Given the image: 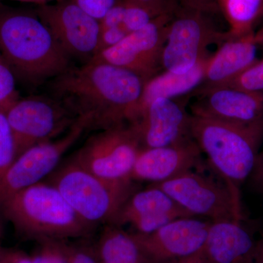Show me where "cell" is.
Instances as JSON below:
<instances>
[{
  "label": "cell",
  "instance_id": "6da1fadb",
  "mask_svg": "<svg viewBox=\"0 0 263 263\" xmlns=\"http://www.w3.org/2000/svg\"><path fill=\"white\" fill-rule=\"evenodd\" d=\"M146 82L122 67L91 60L72 65L43 86L86 129L100 131L138 121Z\"/></svg>",
  "mask_w": 263,
  "mask_h": 263
},
{
  "label": "cell",
  "instance_id": "7a4b0ae2",
  "mask_svg": "<svg viewBox=\"0 0 263 263\" xmlns=\"http://www.w3.org/2000/svg\"><path fill=\"white\" fill-rule=\"evenodd\" d=\"M0 57L15 78L40 87L75 65L36 12L0 8Z\"/></svg>",
  "mask_w": 263,
  "mask_h": 263
},
{
  "label": "cell",
  "instance_id": "3957f363",
  "mask_svg": "<svg viewBox=\"0 0 263 263\" xmlns=\"http://www.w3.org/2000/svg\"><path fill=\"white\" fill-rule=\"evenodd\" d=\"M191 115L192 138L240 201V186L252 174L263 140V122L238 124Z\"/></svg>",
  "mask_w": 263,
  "mask_h": 263
},
{
  "label": "cell",
  "instance_id": "277c9868",
  "mask_svg": "<svg viewBox=\"0 0 263 263\" xmlns=\"http://www.w3.org/2000/svg\"><path fill=\"white\" fill-rule=\"evenodd\" d=\"M0 204L21 232L41 240L87 237L95 228L83 219L51 183H36Z\"/></svg>",
  "mask_w": 263,
  "mask_h": 263
},
{
  "label": "cell",
  "instance_id": "5b68a950",
  "mask_svg": "<svg viewBox=\"0 0 263 263\" xmlns=\"http://www.w3.org/2000/svg\"><path fill=\"white\" fill-rule=\"evenodd\" d=\"M50 181L73 210L95 226L111 224L128 197L136 192L133 180L105 181L72 160L55 171Z\"/></svg>",
  "mask_w": 263,
  "mask_h": 263
},
{
  "label": "cell",
  "instance_id": "8992f818",
  "mask_svg": "<svg viewBox=\"0 0 263 263\" xmlns=\"http://www.w3.org/2000/svg\"><path fill=\"white\" fill-rule=\"evenodd\" d=\"M210 13L178 5L171 14L162 53V71L183 74L209 56L207 48L224 42L227 32L216 28Z\"/></svg>",
  "mask_w": 263,
  "mask_h": 263
},
{
  "label": "cell",
  "instance_id": "52a82bcc",
  "mask_svg": "<svg viewBox=\"0 0 263 263\" xmlns=\"http://www.w3.org/2000/svg\"><path fill=\"white\" fill-rule=\"evenodd\" d=\"M142 148L131 124L100 130L90 137L71 160L100 179L120 181L129 179Z\"/></svg>",
  "mask_w": 263,
  "mask_h": 263
},
{
  "label": "cell",
  "instance_id": "ba28073f",
  "mask_svg": "<svg viewBox=\"0 0 263 263\" xmlns=\"http://www.w3.org/2000/svg\"><path fill=\"white\" fill-rule=\"evenodd\" d=\"M167 193L194 217L211 221L243 219L241 202L224 182L189 171L163 182L152 183Z\"/></svg>",
  "mask_w": 263,
  "mask_h": 263
},
{
  "label": "cell",
  "instance_id": "9c48e42d",
  "mask_svg": "<svg viewBox=\"0 0 263 263\" xmlns=\"http://www.w3.org/2000/svg\"><path fill=\"white\" fill-rule=\"evenodd\" d=\"M17 157L29 148L51 141L70 129L76 118L47 95L16 99L6 109Z\"/></svg>",
  "mask_w": 263,
  "mask_h": 263
},
{
  "label": "cell",
  "instance_id": "30bf717a",
  "mask_svg": "<svg viewBox=\"0 0 263 263\" xmlns=\"http://www.w3.org/2000/svg\"><path fill=\"white\" fill-rule=\"evenodd\" d=\"M71 61L87 63L100 51V21L81 9L73 0L38 5L35 10Z\"/></svg>",
  "mask_w": 263,
  "mask_h": 263
},
{
  "label": "cell",
  "instance_id": "8fae6325",
  "mask_svg": "<svg viewBox=\"0 0 263 263\" xmlns=\"http://www.w3.org/2000/svg\"><path fill=\"white\" fill-rule=\"evenodd\" d=\"M171 14L156 17L120 43L99 52L92 60L122 67L149 80L162 70L161 59Z\"/></svg>",
  "mask_w": 263,
  "mask_h": 263
},
{
  "label": "cell",
  "instance_id": "7c38bea8",
  "mask_svg": "<svg viewBox=\"0 0 263 263\" xmlns=\"http://www.w3.org/2000/svg\"><path fill=\"white\" fill-rule=\"evenodd\" d=\"M86 130L84 123L77 119L62 138L34 145L19 155L0 178V202L40 183L51 174L64 154L80 139Z\"/></svg>",
  "mask_w": 263,
  "mask_h": 263
},
{
  "label": "cell",
  "instance_id": "4fadbf2b",
  "mask_svg": "<svg viewBox=\"0 0 263 263\" xmlns=\"http://www.w3.org/2000/svg\"><path fill=\"white\" fill-rule=\"evenodd\" d=\"M211 222L179 218L149 234H133L147 262L173 263L203 250Z\"/></svg>",
  "mask_w": 263,
  "mask_h": 263
},
{
  "label": "cell",
  "instance_id": "5bb4252c",
  "mask_svg": "<svg viewBox=\"0 0 263 263\" xmlns=\"http://www.w3.org/2000/svg\"><path fill=\"white\" fill-rule=\"evenodd\" d=\"M191 95L178 98H158L143 109L134 124L142 148L171 146L192 138Z\"/></svg>",
  "mask_w": 263,
  "mask_h": 263
},
{
  "label": "cell",
  "instance_id": "9a60e30c",
  "mask_svg": "<svg viewBox=\"0 0 263 263\" xmlns=\"http://www.w3.org/2000/svg\"><path fill=\"white\" fill-rule=\"evenodd\" d=\"M193 115L238 124L263 122V92L228 86H200L191 95Z\"/></svg>",
  "mask_w": 263,
  "mask_h": 263
},
{
  "label": "cell",
  "instance_id": "2e32d148",
  "mask_svg": "<svg viewBox=\"0 0 263 263\" xmlns=\"http://www.w3.org/2000/svg\"><path fill=\"white\" fill-rule=\"evenodd\" d=\"M194 217L163 190L151 184L128 197L110 224H130L138 234H149L179 218Z\"/></svg>",
  "mask_w": 263,
  "mask_h": 263
},
{
  "label": "cell",
  "instance_id": "e0dca14e",
  "mask_svg": "<svg viewBox=\"0 0 263 263\" xmlns=\"http://www.w3.org/2000/svg\"><path fill=\"white\" fill-rule=\"evenodd\" d=\"M202 152L193 138L171 146L141 148L129 179L163 182L201 166Z\"/></svg>",
  "mask_w": 263,
  "mask_h": 263
},
{
  "label": "cell",
  "instance_id": "ac0fdd59",
  "mask_svg": "<svg viewBox=\"0 0 263 263\" xmlns=\"http://www.w3.org/2000/svg\"><path fill=\"white\" fill-rule=\"evenodd\" d=\"M259 47L254 32L245 37L227 39L208 59L201 86H221L235 79L258 60Z\"/></svg>",
  "mask_w": 263,
  "mask_h": 263
},
{
  "label": "cell",
  "instance_id": "d6986e66",
  "mask_svg": "<svg viewBox=\"0 0 263 263\" xmlns=\"http://www.w3.org/2000/svg\"><path fill=\"white\" fill-rule=\"evenodd\" d=\"M255 243L241 221H212L202 252L209 263H247Z\"/></svg>",
  "mask_w": 263,
  "mask_h": 263
},
{
  "label": "cell",
  "instance_id": "ffe728a7",
  "mask_svg": "<svg viewBox=\"0 0 263 263\" xmlns=\"http://www.w3.org/2000/svg\"><path fill=\"white\" fill-rule=\"evenodd\" d=\"M209 57L204 58L186 73L162 71L147 81L142 98L141 114L143 109L156 99L178 98L193 94L203 82Z\"/></svg>",
  "mask_w": 263,
  "mask_h": 263
},
{
  "label": "cell",
  "instance_id": "44dd1931",
  "mask_svg": "<svg viewBox=\"0 0 263 263\" xmlns=\"http://www.w3.org/2000/svg\"><path fill=\"white\" fill-rule=\"evenodd\" d=\"M100 263H146L141 246L133 233L108 224L96 247Z\"/></svg>",
  "mask_w": 263,
  "mask_h": 263
},
{
  "label": "cell",
  "instance_id": "7402d4cb",
  "mask_svg": "<svg viewBox=\"0 0 263 263\" xmlns=\"http://www.w3.org/2000/svg\"><path fill=\"white\" fill-rule=\"evenodd\" d=\"M218 4L229 24L228 39L252 34L262 16L263 0H219Z\"/></svg>",
  "mask_w": 263,
  "mask_h": 263
},
{
  "label": "cell",
  "instance_id": "603a6c76",
  "mask_svg": "<svg viewBox=\"0 0 263 263\" xmlns=\"http://www.w3.org/2000/svg\"><path fill=\"white\" fill-rule=\"evenodd\" d=\"M0 107V178L17 157L13 133L6 117V109Z\"/></svg>",
  "mask_w": 263,
  "mask_h": 263
},
{
  "label": "cell",
  "instance_id": "cb8c5ba5",
  "mask_svg": "<svg viewBox=\"0 0 263 263\" xmlns=\"http://www.w3.org/2000/svg\"><path fill=\"white\" fill-rule=\"evenodd\" d=\"M42 245L32 256V263H70L72 247L61 240H42Z\"/></svg>",
  "mask_w": 263,
  "mask_h": 263
},
{
  "label": "cell",
  "instance_id": "d4e9b609",
  "mask_svg": "<svg viewBox=\"0 0 263 263\" xmlns=\"http://www.w3.org/2000/svg\"><path fill=\"white\" fill-rule=\"evenodd\" d=\"M221 86L246 91L263 92V59L258 60L240 75Z\"/></svg>",
  "mask_w": 263,
  "mask_h": 263
},
{
  "label": "cell",
  "instance_id": "484cf974",
  "mask_svg": "<svg viewBox=\"0 0 263 263\" xmlns=\"http://www.w3.org/2000/svg\"><path fill=\"white\" fill-rule=\"evenodd\" d=\"M16 78L0 57V107L8 108L17 98Z\"/></svg>",
  "mask_w": 263,
  "mask_h": 263
},
{
  "label": "cell",
  "instance_id": "4316f807",
  "mask_svg": "<svg viewBox=\"0 0 263 263\" xmlns=\"http://www.w3.org/2000/svg\"><path fill=\"white\" fill-rule=\"evenodd\" d=\"M81 9L92 16L101 20L109 10L119 3V0H73Z\"/></svg>",
  "mask_w": 263,
  "mask_h": 263
},
{
  "label": "cell",
  "instance_id": "83f0119b",
  "mask_svg": "<svg viewBox=\"0 0 263 263\" xmlns=\"http://www.w3.org/2000/svg\"><path fill=\"white\" fill-rule=\"evenodd\" d=\"M127 1L148 10L156 16L173 13L178 5L177 0H127Z\"/></svg>",
  "mask_w": 263,
  "mask_h": 263
},
{
  "label": "cell",
  "instance_id": "f1b7e54d",
  "mask_svg": "<svg viewBox=\"0 0 263 263\" xmlns=\"http://www.w3.org/2000/svg\"><path fill=\"white\" fill-rule=\"evenodd\" d=\"M70 263H100L96 247L86 245L72 247Z\"/></svg>",
  "mask_w": 263,
  "mask_h": 263
},
{
  "label": "cell",
  "instance_id": "f546056e",
  "mask_svg": "<svg viewBox=\"0 0 263 263\" xmlns=\"http://www.w3.org/2000/svg\"><path fill=\"white\" fill-rule=\"evenodd\" d=\"M249 179L252 187L258 193L263 194V151L259 152Z\"/></svg>",
  "mask_w": 263,
  "mask_h": 263
},
{
  "label": "cell",
  "instance_id": "4dcf8cb0",
  "mask_svg": "<svg viewBox=\"0 0 263 263\" xmlns=\"http://www.w3.org/2000/svg\"><path fill=\"white\" fill-rule=\"evenodd\" d=\"M218 1L219 0H177L178 5L181 6L210 13L219 9Z\"/></svg>",
  "mask_w": 263,
  "mask_h": 263
},
{
  "label": "cell",
  "instance_id": "1f68e13d",
  "mask_svg": "<svg viewBox=\"0 0 263 263\" xmlns=\"http://www.w3.org/2000/svg\"><path fill=\"white\" fill-rule=\"evenodd\" d=\"M0 263H32V258L23 253H12L8 254Z\"/></svg>",
  "mask_w": 263,
  "mask_h": 263
},
{
  "label": "cell",
  "instance_id": "d6a6232c",
  "mask_svg": "<svg viewBox=\"0 0 263 263\" xmlns=\"http://www.w3.org/2000/svg\"><path fill=\"white\" fill-rule=\"evenodd\" d=\"M173 263H209L208 262L206 258L204 256L203 252H200L199 253L195 254V255L190 256V257H186L179 259Z\"/></svg>",
  "mask_w": 263,
  "mask_h": 263
},
{
  "label": "cell",
  "instance_id": "836d02e7",
  "mask_svg": "<svg viewBox=\"0 0 263 263\" xmlns=\"http://www.w3.org/2000/svg\"><path fill=\"white\" fill-rule=\"evenodd\" d=\"M254 263H263V239L255 243L253 253Z\"/></svg>",
  "mask_w": 263,
  "mask_h": 263
},
{
  "label": "cell",
  "instance_id": "e575fe53",
  "mask_svg": "<svg viewBox=\"0 0 263 263\" xmlns=\"http://www.w3.org/2000/svg\"><path fill=\"white\" fill-rule=\"evenodd\" d=\"M8 1H16V2H22V3H36L38 5L46 4V3H51L53 0H8ZM58 1V0H57Z\"/></svg>",
  "mask_w": 263,
  "mask_h": 263
},
{
  "label": "cell",
  "instance_id": "d590c367",
  "mask_svg": "<svg viewBox=\"0 0 263 263\" xmlns=\"http://www.w3.org/2000/svg\"><path fill=\"white\" fill-rule=\"evenodd\" d=\"M262 18H263V14H262Z\"/></svg>",
  "mask_w": 263,
  "mask_h": 263
},
{
  "label": "cell",
  "instance_id": "8d00e7d4",
  "mask_svg": "<svg viewBox=\"0 0 263 263\" xmlns=\"http://www.w3.org/2000/svg\"><path fill=\"white\" fill-rule=\"evenodd\" d=\"M146 263H149V262H146Z\"/></svg>",
  "mask_w": 263,
  "mask_h": 263
}]
</instances>
